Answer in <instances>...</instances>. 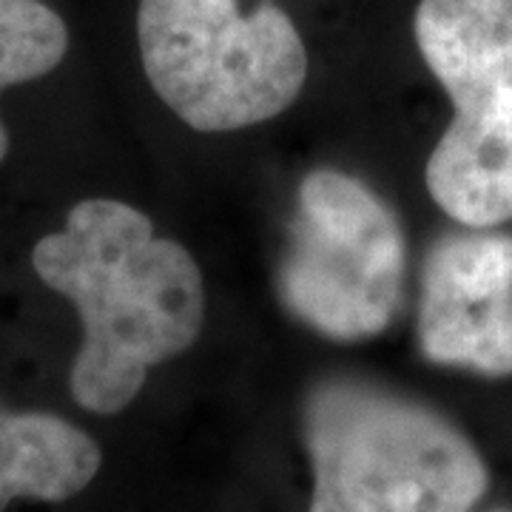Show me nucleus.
I'll return each instance as SVG.
<instances>
[{"label":"nucleus","mask_w":512,"mask_h":512,"mask_svg":"<svg viewBox=\"0 0 512 512\" xmlns=\"http://www.w3.org/2000/svg\"><path fill=\"white\" fill-rule=\"evenodd\" d=\"M35 274L72 299L83 345L72 365L74 402L114 416L137 399L148 370L191 348L205 322V285L194 256L157 237L134 205L83 200L63 231L37 239Z\"/></svg>","instance_id":"f257e3e1"},{"label":"nucleus","mask_w":512,"mask_h":512,"mask_svg":"<svg viewBox=\"0 0 512 512\" xmlns=\"http://www.w3.org/2000/svg\"><path fill=\"white\" fill-rule=\"evenodd\" d=\"M302 427L311 512H470L490 481L453 421L373 382H319Z\"/></svg>","instance_id":"f03ea898"},{"label":"nucleus","mask_w":512,"mask_h":512,"mask_svg":"<svg viewBox=\"0 0 512 512\" xmlns=\"http://www.w3.org/2000/svg\"><path fill=\"white\" fill-rule=\"evenodd\" d=\"M140 0L137 43L148 83L185 126L222 134L274 120L308 80L293 18L265 0Z\"/></svg>","instance_id":"7ed1b4c3"},{"label":"nucleus","mask_w":512,"mask_h":512,"mask_svg":"<svg viewBox=\"0 0 512 512\" xmlns=\"http://www.w3.org/2000/svg\"><path fill=\"white\" fill-rule=\"evenodd\" d=\"M404 259L396 211L359 177L316 168L296 191L276 293L316 333L362 342L390 328L402 308Z\"/></svg>","instance_id":"20e7f679"},{"label":"nucleus","mask_w":512,"mask_h":512,"mask_svg":"<svg viewBox=\"0 0 512 512\" xmlns=\"http://www.w3.org/2000/svg\"><path fill=\"white\" fill-rule=\"evenodd\" d=\"M421 353L444 367L512 376V237L447 234L421 268Z\"/></svg>","instance_id":"39448f33"},{"label":"nucleus","mask_w":512,"mask_h":512,"mask_svg":"<svg viewBox=\"0 0 512 512\" xmlns=\"http://www.w3.org/2000/svg\"><path fill=\"white\" fill-rule=\"evenodd\" d=\"M413 35L456 114L512 123V0H421Z\"/></svg>","instance_id":"423d86ee"},{"label":"nucleus","mask_w":512,"mask_h":512,"mask_svg":"<svg viewBox=\"0 0 512 512\" xmlns=\"http://www.w3.org/2000/svg\"><path fill=\"white\" fill-rule=\"evenodd\" d=\"M427 191L467 228L512 220V123L453 114L427 160Z\"/></svg>","instance_id":"0eeeda50"},{"label":"nucleus","mask_w":512,"mask_h":512,"mask_svg":"<svg viewBox=\"0 0 512 512\" xmlns=\"http://www.w3.org/2000/svg\"><path fill=\"white\" fill-rule=\"evenodd\" d=\"M100 464V447L72 421L0 407V512L15 498L66 501L92 484Z\"/></svg>","instance_id":"6e6552de"},{"label":"nucleus","mask_w":512,"mask_h":512,"mask_svg":"<svg viewBox=\"0 0 512 512\" xmlns=\"http://www.w3.org/2000/svg\"><path fill=\"white\" fill-rule=\"evenodd\" d=\"M69 52L66 20L40 0H0V94L40 80ZM9 154V131L0 120V163Z\"/></svg>","instance_id":"1a4fd4ad"},{"label":"nucleus","mask_w":512,"mask_h":512,"mask_svg":"<svg viewBox=\"0 0 512 512\" xmlns=\"http://www.w3.org/2000/svg\"><path fill=\"white\" fill-rule=\"evenodd\" d=\"M501 512H504V510H501Z\"/></svg>","instance_id":"9d476101"}]
</instances>
